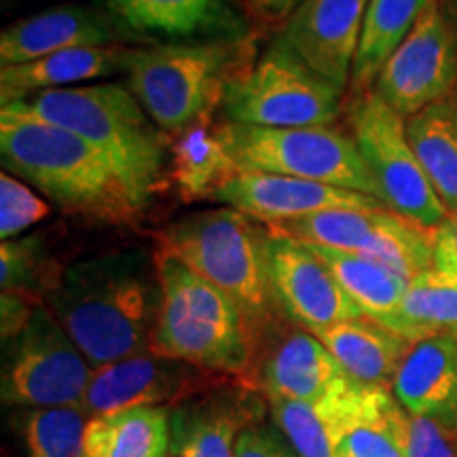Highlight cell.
I'll return each instance as SVG.
<instances>
[{
	"label": "cell",
	"mask_w": 457,
	"mask_h": 457,
	"mask_svg": "<svg viewBox=\"0 0 457 457\" xmlns=\"http://www.w3.org/2000/svg\"><path fill=\"white\" fill-rule=\"evenodd\" d=\"M45 305L94 369L146 352L162 305L155 254L131 248L74 261Z\"/></svg>",
	"instance_id": "1"
},
{
	"label": "cell",
	"mask_w": 457,
	"mask_h": 457,
	"mask_svg": "<svg viewBox=\"0 0 457 457\" xmlns=\"http://www.w3.org/2000/svg\"><path fill=\"white\" fill-rule=\"evenodd\" d=\"M3 168L62 212L102 225H134L145 212L96 146L20 106L0 108Z\"/></svg>",
	"instance_id": "2"
},
{
	"label": "cell",
	"mask_w": 457,
	"mask_h": 457,
	"mask_svg": "<svg viewBox=\"0 0 457 457\" xmlns=\"http://www.w3.org/2000/svg\"><path fill=\"white\" fill-rule=\"evenodd\" d=\"M21 111L81 136L108 159L142 210L168 182L171 138L123 83H94L13 102Z\"/></svg>",
	"instance_id": "3"
},
{
	"label": "cell",
	"mask_w": 457,
	"mask_h": 457,
	"mask_svg": "<svg viewBox=\"0 0 457 457\" xmlns=\"http://www.w3.org/2000/svg\"><path fill=\"white\" fill-rule=\"evenodd\" d=\"M162 305L148 350L210 373L250 375L259 339L242 310L185 262L155 253Z\"/></svg>",
	"instance_id": "4"
},
{
	"label": "cell",
	"mask_w": 457,
	"mask_h": 457,
	"mask_svg": "<svg viewBox=\"0 0 457 457\" xmlns=\"http://www.w3.org/2000/svg\"><path fill=\"white\" fill-rule=\"evenodd\" d=\"M248 38H202L136 49L125 87L170 138L212 121L231 79L250 66Z\"/></svg>",
	"instance_id": "5"
},
{
	"label": "cell",
	"mask_w": 457,
	"mask_h": 457,
	"mask_svg": "<svg viewBox=\"0 0 457 457\" xmlns=\"http://www.w3.org/2000/svg\"><path fill=\"white\" fill-rule=\"evenodd\" d=\"M267 227L233 208L205 210L159 231V250L222 290L242 310L256 339L278 324L265 267Z\"/></svg>",
	"instance_id": "6"
},
{
	"label": "cell",
	"mask_w": 457,
	"mask_h": 457,
	"mask_svg": "<svg viewBox=\"0 0 457 457\" xmlns=\"http://www.w3.org/2000/svg\"><path fill=\"white\" fill-rule=\"evenodd\" d=\"M343 96L278 37L231 79L220 111L227 121L253 128H333Z\"/></svg>",
	"instance_id": "7"
},
{
	"label": "cell",
	"mask_w": 457,
	"mask_h": 457,
	"mask_svg": "<svg viewBox=\"0 0 457 457\" xmlns=\"http://www.w3.org/2000/svg\"><path fill=\"white\" fill-rule=\"evenodd\" d=\"M216 131L239 171L293 176L358 191L381 202L379 187L350 134L333 128L270 129L225 121Z\"/></svg>",
	"instance_id": "8"
},
{
	"label": "cell",
	"mask_w": 457,
	"mask_h": 457,
	"mask_svg": "<svg viewBox=\"0 0 457 457\" xmlns=\"http://www.w3.org/2000/svg\"><path fill=\"white\" fill-rule=\"evenodd\" d=\"M350 136L379 187L381 204L417 225L436 228L447 219L407 136V119L373 89L353 96L347 111Z\"/></svg>",
	"instance_id": "9"
},
{
	"label": "cell",
	"mask_w": 457,
	"mask_h": 457,
	"mask_svg": "<svg viewBox=\"0 0 457 457\" xmlns=\"http://www.w3.org/2000/svg\"><path fill=\"white\" fill-rule=\"evenodd\" d=\"M91 375L89 360L41 303L21 333L11 339L3 369V403L24 409L81 404Z\"/></svg>",
	"instance_id": "10"
},
{
	"label": "cell",
	"mask_w": 457,
	"mask_h": 457,
	"mask_svg": "<svg viewBox=\"0 0 457 457\" xmlns=\"http://www.w3.org/2000/svg\"><path fill=\"white\" fill-rule=\"evenodd\" d=\"M267 228L305 244L369 256L409 279L434 267V228L387 208L330 210Z\"/></svg>",
	"instance_id": "11"
},
{
	"label": "cell",
	"mask_w": 457,
	"mask_h": 457,
	"mask_svg": "<svg viewBox=\"0 0 457 457\" xmlns=\"http://www.w3.org/2000/svg\"><path fill=\"white\" fill-rule=\"evenodd\" d=\"M455 89L457 30L438 0H432L407 38L387 57L373 91L400 117L409 119L455 96Z\"/></svg>",
	"instance_id": "12"
},
{
	"label": "cell",
	"mask_w": 457,
	"mask_h": 457,
	"mask_svg": "<svg viewBox=\"0 0 457 457\" xmlns=\"http://www.w3.org/2000/svg\"><path fill=\"white\" fill-rule=\"evenodd\" d=\"M265 267L278 312L307 333L364 316L305 242L267 228Z\"/></svg>",
	"instance_id": "13"
},
{
	"label": "cell",
	"mask_w": 457,
	"mask_h": 457,
	"mask_svg": "<svg viewBox=\"0 0 457 457\" xmlns=\"http://www.w3.org/2000/svg\"><path fill=\"white\" fill-rule=\"evenodd\" d=\"M227 375L157 356L151 350L94 369L81 409L89 417L117 415L142 407H176Z\"/></svg>",
	"instance_id": "14"
},
{
	"label": "cell",
	"mask_w": 457,
	"mask_h": 457,
	"mask_svg": "<svg viewBox=\"0 0 457 457\" xmlns=\"http://www.w3.org/2000/svg\"><path fill=\"white\" fill-rule=\"evenodd\" d=\"M369 0H301L279 38L320 77L345 94L352 83Z\"/></svg>",
	"instance_id": "15"
},
{
	"label": "cell",
	"mask_w": 457,
	"mask_h": 457,
	"mask_svg": "<svg viewBox=\"0 0 457 457\" xmlns=\"http://www.w3.org/2000/svg\"><path fill=\"white\" fill-rule=\"evenodd\" d=\"M212 199L227 208L239 210L265 227L301 220L330 210L386 208L379 199L364 193L265 171H237Z\"/></svg>",
	"instance_id": "16"
},
{
	"label": "cell",
	"mask_w": 457,
	"mask_h": 457,
	"mask_svg": "<svg viewBox=\"0 0 457 457\" xmlns=\"http://www.w3.org/2000/svg\"><path fill=\"white\" fill-rule=\"evenodd\" d=\"M248 377H253L270 403H312L350 379L316 335L295 324L293 328L279 330V322L261 339Z\"/></svg>",
	"instance_id": "17"
},
{
	"label": "cell",
	"mask_w": 457,
	"mask_h": 457,
	"mask_svg": "<svg viewBox=\"0 0 457 457\" xmlns=\"http://www.w3.org/2000/svg\"><path fill=\"white\" fill-rule=\"evenodd\" d=\"M112 15L83 7L60 4L13 21L0 34V66H17L79 47L121 45V30Z\"/></svg>",
	"instance_id": "18"
},
{
	"label": "cell",
	"mask_w": 457,
	"mask_h": 457,
	"mask_svg": "<svg viewBox=\"0 0 457 457\" xmlns=\"http://www.w3.org/2000/svg\"><path fill=\"white\" fill-rule=\"evenodd\" d=\"M123 30L148 38H236L242 24L236 0H106Z\"/></svg>",
	"instance_id": "19"
},
{
	"label": "cell",
	"mask_w": 457,
	"mask_h": 457,
	"mask_svg": "<svg viewBox=\"0 0 457 457\" xmlns=\"http://www.w3.org/2000/svg\"><path fill=\"white\" fill-rule=\"evenodd\" d=\"M136 47L106 45V47H79L28 62V64L0 68V104L32 98L55 89L79 87L94 79L125 74Z\"/></svg>",
	"instance_id": "20"
},
{
	"label": "cell",
	"mask_w": 457,
	"mask_h": 457,
	"mask_svg": "<svg viewBox=\"0 0 457 457\" xmlns=\"http://www.w3.org/2000/svg\"><path fill=\"white\" fill-rule=\"evenodd\" d=\"M256 415V403L245 387L225 390L197 403H180L171 409L174 457H236V441Z\"/></svg>",
	"instance_id": "21"
},
{
	"label": "cell",
	"mask_w": 457,
	"mask_h": 457,
	"mask_svg": "<svg viewBox=\"0 0 457 457\" xmlns=\"http://www.w3.org/2000/svg\"><path fill=\"white\" fill-rule=\"evenodd\" d=\"M392 394L407 413L436 417L457 428V335L413 343Z\"/></svg>",
	"instance_id": "22"
},
{
	"label": "cell",
	"mask_w": 457,
	"mask_h": 457,
	"mask_svg": "<svg viewBox=\"0 0 457 457\" xmlns=\"http://www.w3.org/2000/svg\"><path fill=\"white\" fill-rule=\"evenodd\" d=\"M353 384L390 390L411 343L367 316L335 324L318 337Z\"/></svg>",
	"instance_id": "23"
},
{
	"label": "cell",
	"mask_w": 457,
	"mask_h": 457,
	"mask_svg": "<svg viewBox=\"0 0 457 457\" xmlns=\"http://www.w3.org/2000/svg\"><path fill=\"white\" fill-rule=\"evenodd\" d=\"M364 390L367 387L345 379L312 403L273 400L270 403L273 421L299 457H335Z\"/></svg>",
	"instance_id": "24"
},
{
	"label": "cell",
	"mask_w": 457,
	"mask_h": 457,
	"mask_svg": "<svg viewBox=\"0 0 457 457\" xmlns=\"http://www.w3.org/2000/svg\"><path fill=\"white\" fill-rule=\"evenodd\" d=\"M171 409L142 407L91 417L79 457H168Z\"/></svg>",
	"instance_id": "25"
},
{
	"label": "cell",
	"mask_w": 457,
	"mask_h": 457,
	"mask_svg": "<svg viewBox=\"0 0 457 457\" xmlns=\"http://www.w3.org/2000/svg\"><path fill=\"white\" fill-rule=\"evenodd\" d=\"M237 171L231 153L210 121L193 125L171 138L168 179L185 202L212 199Z\"/></svg>",
	"instance_id": "26"
},
{
	"label": "cell",
	"mask_w": 457,
	"mask_h": 457,
	"mask_svg": "<svg viewBox=\"0 0 457 457\" xmlns=\"http://www.w3.org/2000/svg\"><path fill=\"white\" fill-rule=\"evenodd\" d=\"M407 136L447 212H457V94L407 119Z\"/></svg>",
	"instance_id": "27"
},
{
	"label": "cell",
	"mask_w": 457,
	"mask_h": 457,
	"mask_svg": "<svg viewBox=\"0 0 457 457\" xmlns=\"http://www.w3.org/2000/svg\"><path fill=\"white\" fill-rule=\"evenodd\" d=\"M307 245L328 267L345 295L353 301V305L370 320L384 322L407 293L411 279L400 276L384 262L347 253V250L316 244Z\"/></svg>",
	"instance_id": "28"
},
{
	"label": "cell",
	"mask_w": 457,
	"mask_h": 457,
	"mask_svg": "<svg viewBox=\"0 0 457 457\" xmlns=\"http://www.w3.org/2000/svg\"><path fill=\"white\" fill-rule=\"evenodd\" d=\"M381 324L411 343L457 335V279L434 267L420 273L409 282L396 310Z\"/></svg>",
	"instance_id": "29"
},
{
	"label": "cell",
	"mask_w": 457,
	"mask_h": 457,
	"mask_svg": "<svg viewBox=\"0 0 457 457\" xmlns=\"http://www.w3.org/2000/svg\"><path fill=\"white\" fill-rule=\"evenodd\" d=\"M432 0H369L362 38L353 60L350 89L353 96L373 89L377 74L400 43L413 30Z\"/></svg>",
	"instance_id": "30"
},
{
	"label": "cell",
	"mask_w": 457,
	"mask_h": 457,
	"mask_svg": "<svg viewBox=\"0 0 457 457\" xmlns=\"http://www.w3.org/2000/svg\"><path fill=\"white\" fill-rule=\"evenodd\" d=\"M404 415L390 390L367 387L335 457H404Z\"/></svg>",
	"instance_id": "31"
},
{
	"label": "cell",
	"mask_w": 457,
	"mask_h": 457,
	"mask_svg": "<svg viewBox=\"0 0 457 457\" xmlns=\"http://www.w3.org/2000/svg\"><path fill=\"white\" fill-rule=\"evenodd\" d=\"M89 420L81 404L24 409L17 428L28 457H79Z\"/></svg>",
	"instance_id": "32"
},
{
	"label": "cell",
	"mask_w": 457,
	"mask_h": 457,
	"mask_svg": "<svg viewBox=\"0 0 457 457\" xmlns=\"http://www.w3.org/2000/svg\"><path fill=\"white\" fill-rule=\"evenodd\" d=\"M64 267L55 265L41 233L21 236L0 245L3 293H21L45 301Z\"/></svg>",
	"instance_id": "33"
},
{
	"label": "cell",
	"mask_w": 457,
	"mask_h": 457,
	"mask_svg": "<svg viewBox=\"0 0 457 457\" xmlns=\"http://www.w3.org/2000/svg\"><path fill=\"white\" fill-rule=\"evenodd\" d=\"M51 214L49 204L32 191L26 182L9 171L0 174V237L3 242L21 237L28 228Z\"/></svg>",
	"instance_id": "34"
},
{
	"label": "cell",
	"mask_w": 457,
	"mask_h": 457,
	"mask_svg": "<svg viewBox=\"0 0 457 457\" xmlns=\"http://www.w3.org/2000/svg\"><path fill=\"white\" fill-rule=\"evenodd\" d=\"M404 457H457V428L436 417L404 415Z\"/></svg>",
	"instance_id": "35"
},
{
	"label": "cell",
	"mask_w": 457,
	"mask_h": 457,
	"mask_svg": "<svg viewBox=\"0 0 457 457\" xmlns=\"http://www.w3.org/2000/svg\"><path fill=\"white\" fill-rule=\"evenodd\" d=\"M236 457H299L288 438H282L276 428L250 424L239 432Z\"/></svg>",
	"instance_id": "36"
},
{
	"label": "cell",
	"mask_w": 457,
	"mask_h": 457,
	"mask_svg": "<svg viewBox=\"0 0 457 457\" xmlns=\"http://www.w3.org/2000/svg\"><path fill=\"white\" fill-rule=\"evenodd\" d=\"M434 270L457 279V212L434 228Z\"/></svg>",
	"instance_id": "37"
},
{
	"label": "cell",
	"mask_w": 457,
	"mask_h": 457,
	"mask_svg": "<svg viewBox=\"0 0 457 457\" xmlns=\"http://www.w3.org/2000/svg\"><path fill=\"white\" fill-rule=\"evenodd\" d=\"M299 3H301V0H273L271 11H270V20L284 21L286 17L293 13Z\"/></svg>",
	"instance_id": "38"
},
{
	"label": "cell",
	"mask_w": 457,
	"mask_h": 457,
	"mask_svg": "<svg viewBox=\"0 0 457 457\" xmlns=\"http://www.w3.org/2000/svg\"><path fill=\"white\" fill-rule=\"evenodd\" d=\"M245 9L253 11L254 15L259 17H270V11H271V4L273 0H244Z\"/></svg>",
	"instance_id": "39"
},
{
	"label": "cell",
	"mask_w": 457,
	"mask_h": 457,
	"mask_svg": "<svg viewBox=\"0 0 457 457\" xmlns=\"http://www.w3.org/2000/svg\"><path fill=\"white\" fill-rule=\"evenodd\" d=\"M438 4H441V11L451 21V26L457 30V0H438Z\"/></svg>",
	"instance_id": "40"
},
{
	"label": "cell",
	"mask_w": 457,
	"mask_h": 457,
	"mask_svg": "<svg viewBox=\"0 0 457 457\" xmlns=\"http://www.w3.org/2000/svg\"><path fill=\"white\" fill-rule=\"evenodd\" d=\"M168 457H174V455H168Z\"/></svg>",
	"instance_id": "41"
}]
</instances>
